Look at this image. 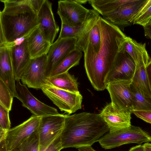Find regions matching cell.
I'll return each mask as SVG.
<instances>
[{"label": "cell", "mask_w": 151, "mask_h": 151, "mask_svg": "<svg viewBox=\"0 0 151 151\" xmlns=\"http://www.w3.org/2000/svg\"><path fill=\"white\" fill-rule=\"evenodd\" d=\"M146 49L139 54L131 83L136 87L144 96L151 97V89L146 66L150 59Z\"/></svg>", "instance_id": "ac0fdd59"}, {"label": "cell", "mask_w": 151, "mask_h": 151, "mask_svg": "<svg viewBox=\"0 0 151 151\" xmlns=\"http://www.w3.org/2000/svg\"><path fill=\"white\" fill-rule=\"evenodd\" d=\"M129 151H143V145H139L132 147Z\"/></svg>", "instance_id": "8d00e7d4"}, {"label": "cell", "mask_w": 151, "mask_h": 151, "mask_svg": "<svg viewBox=\"0 0 151 151\" xmlns=\"http://www.w3.org/2000/svg\"><path fill=\"white\" fill-rule=\"evenodd\" d=\"M14 97L8 87L0 79V104L10 111Z\"/></svg>", "instance_id": "83f0119b"}, {"label": "cell", "mask_w": 151, "mask_h": 151, "mask_svg": "<svg viewBox=\"0 0 151 151\" xmlns=\"http://www.w3.org/2000/svg\"><path fill=\"white\" fill-rule=\"evenodd\" d=\"M132 113L137 117L147 123L151 124V111H133Z\"/></svg>", "instance_id": "1f68e13d"}, {"label": "cell", "mask_w": 151, "mask_h": 151, "mask_svg": "<svg viewBox=\"0 0 151 151\" xmlns=\"http://www.w3.org/2000/svg\"><path fill=\"white\" fill-rule=\"evenodd\" d=\"M27 40L31 59L47 55L51 45L44 37L38 27L27 37Z\"/></svg>", "instance_id": "44dd1931"}, {"label": "cell", "mask_w": 151, "mask_h": 151, "mask_svg": "<svg viewBox=\"0 0 151 151\" xmlns=\"http://www.w3.org/2000/svg\"><path fill=\"white\" fill-rule=\"evenodd\" d=\"M65 115L61 135L63 149L91 146L109 131L99 114L83 112Z\"/></svg>", "instance_id": "3957f363"}, {"label": "cell", "mask_w": 151, "mask_h": 151, "mask_svg": "<svg viewBox=\"0 0 151 151\" xmlns=\"http://www.w3.org/2000/svg\"><path fill=\"white\" fill-rule=\"evenodd\" d=\"M46 96L62 111L68 114L82 108L83 97L80 92L73 93L51 86L42 89Z\"/></svg>", "instance_id": "9c48e42d"}, {"label": "cell", "mask_w": 151, "mask_h": 151, "mask_svg": "<svg viewBox=\"0 0 151 151\" xmlns=\"http://www.w3.org/2000/svg\"><path fill=\"white\" fill-rule=\"evenodd\" d=\"M4 139L5 137L0 138V151H7Z\"/></svg>", "instance_id": "d590c367"}, {"label": "cell", "mask_w": 151, "mask_h": 151, "mask_svg": "<svg viewBox=\"0 0 151 151\" xmlns=\"http://www.w3.org/2000/svg\"><path fill=\"white\" fill-rule=\"evenodd\" d=\"M146 69L151 89V59L146 65Z\"/></svg>", "instance_id": "836d02e7"}, {"label": "cell", "mask_w": 151, "mask_h": 151, "mask_svg": "<svg viewBox=\"0 0 151 151\" xmlns=\"http://www.w3.org/2000/svg\"><path fill=\"white\" fill-rule=\"evenodd\" d=\"M147 25H149V26L151 27V20L150 21V22L149 23H148V24Z\"/></svg>", "instance_id": "b9f144b4"}, {"label": "cell", "mask_w": 151, "mask_h": 151, "mask_svg": "<svg viewBox=\"0 0 151 151\" xmlns=\"http://www.w3.org/2000/svg\"><path fill=\"white\" fill-rule=\"evenodd\" d=\"M89 11L76 0H60L58 2L57 13L61 23L72 27L81 26Z\"/></svg>", "instance_id": "8fae6325"}, {"label": "cell", "mask_w": 151, "mask_h": 151, "mask_svg": "<svg viewBox=\"0 0 151 151\" xmlns=\"http://www.w3.org/2000/svg\"><path fill=\"white\" fill-rule=\"evenodd\" d=\"M145 0H134L123 4L113 11L103 17V18L124 30V27L130 25V21Z\"/></svg>", "instance_id": "e0dca14e"}, {"label": "cell", "mask_w": 151, "mask_h": 151, "mask_svg": "<svg viewBox=\"0 0 151 151\" xmlns=\"http://www.w3.org/2000/svg\"><path fill=\"white\" fill-rule=\"evenodd\" d=\"M81 27H73L61 23V30L58 38H76Z\"/></svg>", "instance_id": "f1b7e54d"}, {"label": "cell", "mask_w": 151, "mask_h": 151, "mask_svg": "<svg viewBox=\"0 0 151 151\" xmlns=\"http://www.w3.org/2000/svg\"><path fill=\"white\" fill-rule=\"evenodd\" d=\"M131 80H119L108 83L106 88L111 99L113 108L120 112L132 113L133 97L131 88Z\"/></svg>", "instance_id": "8992f818"}, {"label": "cell", "mask_w": 151, "mask_h": 151, "mask_svg": "<svg viewBox=\"0 0 151 151\" xmlns=\"http://www.w3.org/2000/svg\"><path fill=\"white\" fill-rule=\"evenodd\" d=\"M101 42L97 52L84 55V66L88 78L97 91L106 88L107 77L127 36L117 27L101 16L99 20Z\"/></svg>", "instance_id": "6da1fadb"}, {"label": "cell", "mask_w": 151, "mask_h": 151, "mask_svg": "<svg viewBox=\"0 0 151 151\" xmlns=\"http://www.w3.org/2000/svg\"><path fill=\"white\" fill-rule=\"evenodd\" d=\"M143 28L145 35L151 39V27L147 25Z\"/></svg>", "instance_id": "e575fe53"}, {"label": "cell", "mask_w": 151, "mask_h": 151, "mask_svg": "<svg viewBox=\"0 0 151 151\" xmlns=\"http://www.w3.org/2000/svg\"><path fill=\"white\" fill-rule=\"evenodd\" d=\"M131 114L118 111L110 103L105 106L99 114L108 126L109 132H112L131 125Z\"/></svg>", "instance_id": "d6986e66"}, {"label": "cell", "mask_w": 151, "mask_h": 151, "mask_svg": "<svg viewBox=\"0 0 151 151\" xmlns=\"http://www.w3.org/2000/svg\"><path fill=\"white\" fill-rule=\"evenodd\" d=\"M27 37L11 43L3 45L9 50L16 80L20 79L31 60L27 46Z\"/></svg>", "instance_id": "9a60e30c"}, {"label": "cell", "mask_w": 151, "mask_h": 151, "mask_svg": "<svg viewBox=\"0 0 151 151\" xmlns=\"http://www.w3.org/2000/svg\"><path fill=\"white\" fill-rule=\"evenodd\" d=\"M131 88L133 97V111H151V97L143 95L132 83Z\"/></svg>", "instance_id": "484cf974"}, {"label": "cell", "mask_w": 151, "mask_h": 151, "mask_svg": "<svg viewBox=\"0 0 151 151\" xmlns=\"http://www.w3.org/2000/svg\"><path fill=\"white\" fill-rule=\"evenodd\" d=\"M22 144L27 151H39V140L38 131L27 138Z\"/></svg>", "instance_id": "f546056e"}, {"label": "cell", "mask_w": 151, "mask_h": 151, "mask_svg": "<svg viewBox=\"0 0 151 151\" xmlns=\"http://www.w3.org/2000/svg\"><path fill=\"white\" fill-rule=\"evenodd\" d=\"M146 49L145 43L137 42L129 37L127 36L123 44L122 49L126 52L136 63L139 54Z\"/></svg>", "instance_id": "4316f807"}, {"label": "cell", "mask_w": 151, "mask_h": 151, "mask_svg": "<svg viewBox=\"0 0 151 151\" xmlns=\"http://www.w3.org/2000/svg\"><path fill=\"white\" fill-rule=\"evenodd\" d=\"M10 151H27L22 143Z\"/></svg>", "instance_id": "f35d334b"}, {"label": "cell", "mask_w": 151, "mask_h": 151, "mask_svg": "<svg viewBox=\"0 0 151 151\" xmlns=\"http://www.w3.org/2000/svg\"><path fill=\"white\" fill-rule=\"evenodd\" d=\"M16 86L18 99L23 106L33 115L40 117L60 114L55 108L41 102L29 91L26 85L22 84L20 79L16 80Z\"/></svg>", "instance_id": "7c38bea8"}, {"label": "cell", "mask_w": 151, "mask_h": 151, "mask_svg": "<svg viewBox=\"0 0 151 151\" xmlns=\"http://www.w3.org/2000/svg\"><path fill=\"white\" fill-rule=\"evenodd\" d=\"M38 27L45 38L51 45L59 29L54 17L52 3L44 0L37 14Z\"/></svg>", "instance_id": "2e32d148"}, {"label": "cell", "mask_w": 151, "mask_h": 151, "mask_svg": "<svg viewBox=\"0 0 151 151\" xmlns=\"http://www.w3.org/2000/svg\"><path fill=\"white\" fill-rule=\"evenodd\" d=\"M75 38H58L51 45L47 54L45 74L47 78L54 68L70 52L76 49Z\"/></svg>", "instance_id": "4fadbf2b"}, {"label": "cell", "mask_w": 151, "mask_h": 151, "mask_svg": "<svg viewBox=\"0 0 151 151\" xmlns=\"http://www.w3.org/2000/svg\"><path fill=\"white\" fill-rule=\"evenodd\" d=\"M47 60V55L31 59L21 76L22 84L37 90L52 86L45 74Z\"/></svg>", "instance_id": "ba28073f"}, {"label": "cell", "mask_w": 151, "mask_h": 151, "mask_svg": "<svg viewBox=\"0 0 151 151\" xmlns=\"http://www.w3.org/2000/svg\"><path fill=\"white\" fill-rule=\"evenodd\" d=\"M78 151H96L94 150L91 146H85L78 148Z\"/></svg>", "instance_id": "74e56055"}, {"label": "cell", "mask_w": 151, "mask_h": 151, "mask_svg": "<svg viewBox=\"0 0 151 151\" xmlns=\"http://www.w3.org/2000/svg\"><path fill=\"white\" fill-rule=\"evenodd\" d=\"M65 118V115L60 114L41 117L38 130L39 151H44L61 134Z\"/></svg>", "instance_id": "52a82bcc"}, {"label": "cell", "mask_w": 151, "mask_h": 151, "mask_svg": "<svg viewBox=\"0 0 151 151\" xmlns=\"http://www.w3.org/2000/svg\"><path fill=\"white\" fill-rule=\"evenodd\" d=\"M100 16L93 9H89L86 18L76 37V49L85 55L96 53L101 42V33L99 24Z\"/></svg>", "instance_id": "277c9868"}, {"label": "cell", "mask_w": 151, "mask_h": 151, "mask_svg": "<svg viewBox=\"0 0 151 151\" xmlns=\"http://www.w3.org/2000/svg\"><path fill=\"white\" fill-rule=\"evenodd\" d=\"M0 79L8 87L14 97L17 98L16 79L9 50L7 47L0 45Z\"/></svg>", "instance_id": "ffe728a7"}, {"label": "cell", "mask_w": 151, "mask_h": 151, "mask_svg": "<svg viewBox=\"0 0 151 151\" xmlns=\"http://www.w3.org/2000/svg\"><path fill=\"white\" fill-rule=\"evenodd\" d=\"M76 1L79 3L80 4H85L87 2H88V0H76Z\"/></svg>", "instance_id": "60d3db41"}, {"label": "cell", "mask_w": 151, "mask_h": 151, "mask_svg": "<svg viewBox=\"0 0 151 151\" xmlns=\"http://www.w3.org/2000/svg\"><path fill=\"white\" fill-rule=\"evenodd\" d=\"M48 81L56 88L73 93L79 92L77 79L68 72L48 78Z\"/></svg>", "instance_id": "7402d4cb"}, {"label": "cell", "mask_w": 151, "mask_h": 151, "mask_svg": "<svg viewBox=\"0 0 151 151\" xmlns=\"http://www.w3.org/2000/svg\"><path fill=\"white\" fill-rule=\"evenodd\" d=\"M134 0H88L93 9L103 17L115 10L120 6Z\"/></svg>", "instance_id": "cb8c5ba5"}, {"label": "cell", "mask_w": 151, "mask_h": 151, "mask_svg": "<svg viewBox=\"0 0 151 151\" xmlns=\"http://www.w3.org/2000/svg\"><path fill=\"white\" fill-rule=\"evenodd\" d=\"M142 145L143 151H151V143L146 142Z\"/></svg>", "instance_id": "ab89813d"}, {"label": "cell", "mask_w": 151, "mask_h": 151, "mask_svg": "<svg viewBox=\"0 0 151 151\" xmlns=\"http://www.w3.org/2000/svg\"><path fill=\"white\" fill-rule=\"evenodd\" d=\"M0 45L12 43L26 37L38 27L37 13L31 0H0Z\"/></svg>", "instance_id": "7a4b0ae2"}, {"label": "cell", "mask_w": 151, "mask_h": 151, "mask_svg": "<svg viewBox=\"0 0 151 151\" xmlns=\"http://www.w3.org/2000/svg\"><path fill=\"white\" fill-rule=\"evenodd\" d=\"M40 118L41 117L33 115L22 124L7 130L4 139L7 151H10L22 144L37 132Z\"/></svg>", "instance_id": "30bf717a"}, {"label": "cell", "mask_w": 151, "mask_h": 151, "mask_svg": "<svg viewBox=\"0 0 151 151\" xmlns=\"http://www.w3.org/2000/svg\"><path fill=\"white\" fill-rule=\"evenodd\" d=\"M61 135L58 136L44 151H60L63 149Z\"/></svg>", "instance_id": "d6a6232c"}, {"label": "cell", "mask_w": 151, "mask_h": 151, "mask_svg": "<svg viewBox=\"0 0 151 151\" xmlns=\"http://www.w3.org/2000/svg\"><path fill=\"white\" fill-rule=\"evenodd\" d=\"M82 55V52L77 49L72 50L54 68L48 78L68 72L70 68L79 64Z\"/></svg>", "instance_id": "603a6c76"}, {"label": "cell", "mask_w": 151, "mask_h": 151, "mask_svg": "<svg viewBox=\"0 0 151 151\" xmlns=\"http://www.w3.org/2000/svg\"><path fill=\"white\" fill-rule=\"evenodd\" d=\"M98 142L101 147L109 149L122 145L132 143L141 145L151 142V136L140 127L130 125L129 127L103 136Z\"/></svg>", "instance_id": "5b68a950"}, {"label": "cell", "mask_w": 151, "mask_h": 151, "mask_svg": "<svg viewBox=\"0 0 151 151\" xmlns=\"http://www.w3.org/2000/svg\"><path fill=\"white\" fill-rule=\"evenodd\" d=\"M151 20V0H145L131 18L130 23L145 27L147 25Z\"/></svg>", "instance_id": "d4e9b609"}, {"label": "cell", "mask_w": 151, "mask_h": 151, "mask_svg": "<svg viewBox=\"0 0 151 151\" xmlns=\"http://www.w3.org/2000/svg\"><path fill=\"white\" fill-rule=\"evenodd\" d=\"M9 111L0 104V128L7 131L10 129Z\"/></svg>", "instance_id": "4dcf8cb0"}, {"label": "cell", "mask_w": 151, "mask_h": 151, "mask_svg": "<svg viewBox=\"0 0 151 151\" xmlns=\"http://www.w3.org/2000/svg\"><path fill=\"white\" fill-rule=\"evenodd\" d=\"M135 67L136 63L134 60L122 48L107 77L106 85L109 83L117 80H131Z\"/></svg>", "instance_id": "5bb4252c"}]
</instances>
